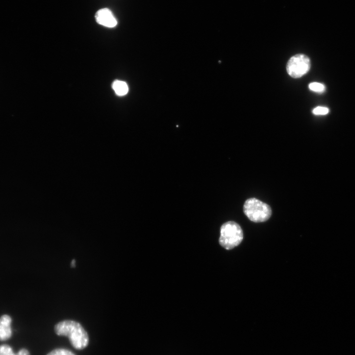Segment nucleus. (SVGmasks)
Masks as SVG:
<instances>
[{"mask_svg": "<svg viewBox=\"0 0 355 355\" xmlns=\"http://www.w3.org/2000/svg\"><path fill=\"white\" fill-rule=\"evenodd\" d=\"M97 22L105 27L113 28L118 24V22L112 12L107 8L99 10L96 15Z\"/></svg>", "mask_w": 355, "mask_h": 355, "instance_id": "5", "label": "nucleus"}, {"mask_svg": "<svg viewBox=\"0 0 355 355\" xmlns=\"http://www.w3.org/2000/svg\"><path fill=\"white\" fill-rule=\"evenodd\" d=\"M309 88L311 91L320 94L324 93L326 90V86L324 84L317 82L310 83Z\"/></svg>", "mask_w": 355, "mask_h": 355, "instance_id": "8", "label": "nucleus"}, {"mask_svg": "<svg viewBox=\"0 0 355 355\" xmlns=\"http://www.w3.org/2000/svg\"><path fill=\"white\" fill-rule=\"evenodd\" d=\"M329 109L328 108L324 107H317L314 108L312 113L315 115L317 116H324L326 115L329 113Z\"/></svg>", "mask_w": 355, "mask_h": 355, "instance_id": "11", "label": "nucleus"}, {"mask_svg": "<svg viewBox=\"0 0 355 355\" xmlns=\"http://www.w3.org/2000/svg\"><path fill=\"white\" fill-rule=\"evenodd\" d=\"M16 355H30V353L27 349L22 348L16 353Z\"/></svg>", "mask_w": 355, "mask_h": 355, "instance_id": "12", "label": "nucleus"}, {"mask_svg": "<svg viewBox=\"0 0 355 355\" xmlns=\"http://www.w3.org/2000/svg\"><path fill=\"white\" fill-rule=\"evenodd\" d=\"M12 319L8 315L0 317V341L9 340L13 336Z\"/></svg>", "mask_w": 355, "mask_h": 355, "instance_id": "6", "label": "nucleus"}, {"mask_svg": "<svg viewBox=\"0 0 355 355\" xmlns=\"http://www.w3.org/2000/svg\"><path fill=\"white\" fill-rule=\"evenodd\" d=\"M115 93L119 96H124L128 92V87L127 83L123 81L115 80L112 85Z\"/></svg>", "mask_w": 355, "mask_h": 355, "instance_id": "7", "label": "nucleus"}, {"mask_svg": "<svg viewBox=\"0 0 355 355\" xmlns=\"http://www.w3.org/2000/svg\"><path fill=\"white\" fill-rule=\"evenodd\" d=\"M243 210L248 219L254 223L268 221L272 214V209L268 204L255 198L247 200L244 203Z\"/></svg>", "mask_w": 355, "mask_h": 355, "instance_id": "2", "label": "nucleus"}, {"mask_svg": "<svg viewBox=\"0 0 355 355\" xmlns=\"http://www.w3.org/2000/svg\"><path fill=\"white\" fill-rule=\"evenodd\" d=\"M55 331L58 335L67 337L72 345L76 349L82 350L88 344L87 333L82 326L76 321H62L55 326Z\"/></svg>", "mask_w": 355, "mask_h": 355, "instance_id": "1", "label": "nucleus"}, {"mask_svg": "<svg viewBox=\"0 0 355 355\" xmlns=\"http://www.w3.org/2000/svg\"><path fill=\"white\" fill-rule=\"evenodd\" d=\"M75 264H76V261L75 260H73L72 262V266H75Z\"/></svg>", "mask_w": 355, "mask_h": 355, "instance_id": "13", "label": "nucleus"}, {"mask_svg": "<svg viewBox=\"0 0 355 355\" xmlns=\"http://www.w3.org/2000/svg\"><path fill=\"white\" fill-rule=\"evenodd\" d=\"M311 67L309 58L304 54H298L292 57L287 65L288 74L295 78H300L307 74Z\"/></svg>", "mask_w": 355, "mask_h": 355, "instance_id": "4", "label": "nucleus"}, {"mask_svg": "<svg viewBox=\"0 0 355 355\" xmlns=\"http://www.w3.org/2000/svg\"><path fill=\"white\" fill-rule=\"evenodd\" d=\"M47 355H75L71 351L63 348L56 349Z\"/></svg>", "mask_w": 355, "mask_h": 355, "instance_id": "10", "label": "nucleus"}, {"mask_svg": "<svg viewBox=\"0 0 355 355\" xmlns=\"http://www.w3.org/2000/svg\"><path fill=\"white\" fill-rule=\"evenodd\" d=\"M0 355H16L13 348L5 344L0 345Z\"/></svg>", "mask_w": 355, "mask_h": 355, "instance_id": "9", "label": "nucleus"}, {"mask_svg": "<svg viewBox=\"0 0 355 355\" xmlns=\"http://www.w3.org/2000/svg\"><path fill=\"white\" fill-rule=\"evenodd\" d=\"M219 239L220 245L227 250H231L238 246L243 239V232L240 226L233 221L228 222L221 228Z\"/></svg>", "mask_w": 355, "mask_h": 355, "instance_id": "3", "label": "nucleus"}]
</instances>
